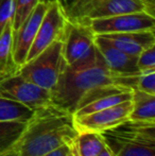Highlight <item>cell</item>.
I'll use <instances>...</instances> for the list:
<instances>
[{
  "instance_id": "1",
  "label": "cell",
  "mask_w": 155,
  "mask_h": 156,
  "mask_svg": "<svg viewBox=\"0 0 155 156\" xmlns=\"http://www.w3.org/2000/svg\"><path fill=\"white\" fill-rule=\"evenodd\" d=\"M138 74L121 76L113 72L93 46L77 62L65 65L55 87L51 90L52 104L73 114L82 99L96 88L106 85H122L135 89Z\"/></svg>"
},
{
  "instance_id": "2",
  "label": "cell",
  "mask_w": 155,
  "mask_h": 156,
  "mask_svg": "<svg viewBox=\"0 0 155 156\" xmlns=\"http://www.w3.org/2000/svg\"><path fill=\"white\" fill-rule=\"evenodd\" d=\"M77 136L72 114L51 104L34 111L14 147L18 156H41L69 144Z\"/></svg>"
},
{
  "instance_id": "3",
  "label": "cell",
  "mask_w": 155,
  "mask_h": 156,
  "mask_svg": "<svg viewBox=\"0 0 155 156\" xmlns=\"http://www.w3.org/2000/svg\"><path fill=\"white\" fill-rule=\"evenodd\" d=\"M100 134L114 156H155V122L128 119Z\"/></svg>"
},
{
  "instance_id": "4",
  "label": "cell",
  "mask_w": 155,
  "mask_h": 156,
  "mask_svg": "<svg viewBox=\"0 0 155 156\" xmlns=\"http://www.w3.org/2000/svg\"><path fill=\"white\" fill-rule=\"evenodd\" d=\"M63 39L53 41L16 72L30 82L51 91L66 65L63 58Z\"/></svg>"
},
{
  "instance_id": "5",
  "label": "cell",
  "mask_w": 155,
  "mask_h": 156,
  "mask_svg": "<svg viewBox=\"0 0 155 156\" xmlns=\"http://www.w3.org/2000/svg\"><path fill=\"white\" fill-rule=\"evenodd\" d=\"M65 11L69 20L86 23L125 13L147 12V8L141 0H72Z\"/></svg>"
},
{
  "instance_id": "6",
  "label": "cell",
  "mask_w": 155,
  "mask_h": 156,
  "mask_svg": "<svg viewBox=\"0 0 155 156\" xmlns=\"http://www.w3.org/2000/svg\"><path fill=\"white\" fill-rule=\"evenodd\" d=\"M0 96L33 111L52 104L51 91L30 82L17 72L0 76Z\"/></svg>"
},
{
  "instance_id": "7",
  "label": "cell",
  "mask_w": 155,
  "mask_h": 156,
  "mask_svg": "<svg viewBox=\"0 0 155 156\" xmlns=\"http://www.w3.org/2000/svg\"><path fill=\"white\" fill-rule=\"evenodd\" d=\"M67 23L68 17L62 1L49 0V5L44 15L33 44L30 48L26 63L35 58L53 41L64 38Z\"/></svg>"
},
{
  "instance_id": "8",
  "label": "cell",
  "mask_w": 155,
  "mask_h": 156,
  "mask_svg": "<svg viewBox=\"0 0 155 156\" xmlns=\"http://www.w3.org/2000/svg\"><path fill=\"white\" fill-rule=\"evenodd\" d=\"M86 23L95 35L154 31L155 16L145 11H141V12L115 15L106 18L91 19L86 21Z\"/></svg>"
},
{
  "instance_id": "9",
  "label": "cell",
  "mask_w": 155,
  "mask_h": 156,
  "mask_svg": "<svg viewBox=\"0 0 155 156\" xmlns=\"http://www.w3.org/2000/svg\"><path fill=\"white\" fill-rule=\"evenodd\" d=\"M132 108L133 101L131 99L114 106L86 114V115H72L73 125L78 133H83V132L102 133L128 120L130 118Z\"/></svg>"
},
{
  "instance_id": "10",
  "label": "cell",
  "mask_w": 155,
  "mask_h": 156,
  "mask_svg": "<svg viewBox=\"0 0 155 156\" xmlns=\"http://www.w3.org/2000/svg\"><path fill=\"white\" fill-rule=\"evenodd\" d=\"M48 5H49V0H41L14 34L13 60L16 67V71L26 63L27 55L34 41Z\"/></svg>"
},
{
  "instance_id": "11",
  "label": "cell",
  "mask_w": 155,
  "mask_h": 156,
  "mask_svg": "<svg viewBox=\"0 0 155 156\" xmlns=\"http://www.w3.org/2000/svg\"><path fill=\"white\" fill-rule=\"evenodd\" d=\"M95 36L86 23L68 19L63 39V58L65 64L71 65L88 53L95 46Z\"/></svg>"
},
{
  "instance_id": "12",
  "label": "cell",
  "mask_w": 155,
  "mask_h": 156,
  "mask_svg": "<svg viewBox=\"0 0 155 156\" xmlns=\"http://www.w3.org/2000/svg\"><path fill=\"white\" fill-rule=\"evenodd\" d=\"M95 46L107 67L113 72L121 76H134L140 72L137 68L136 56L129 55L122 52L105 37L96 35Z\"/></svg>"
},
{
  "instance_id": "13",
  "label": "cell",
  "mask_w": 155,
  "mask_h": 156,
  "mask_svg": "<svg viewBox=\"0 0 155 156\" xmlns=\"http://www.w3.org/2000/svg\"><path fill=\"white\" fill-rule=\"evenodd\" d=\"M113 45L122 52L132 56H138L141 51L147 48L155 46L154 31H137L126 33H113L103 34Z\"/></svg>"
},
{
  "instance_id": "14",
  "label": "cell",
  "mask_w": 155,
  "mask_h": 156,
  "mask_svg": "<svg viewBox=\"0 0 155 156\" xmlns=\"http://www.w3.org/2000/svg\"><path fill=\"white\" fill-rule=\"evenodd\" d=\"M14 32L12 21L8 23L0 33V76H5L16 72L14 60Z\"/></svg>"
},
{
  "instance_id": "15",
  "label": "cell",
  "mask_w": 155,
  "mask_h": 156,
  "mask_svg": "<svg viewBox=\"0 0 155 156\" xmlns=\"http://www.w3.org/2000/svg\"><path fill=\"white\" fill-rule=\"evenodd\" d=\"M133 108L129 119L155 122V96L133 89Z\"/></svg>"
},
{
  "instance_id": "16",
  "label": "cell",
  "mask_w": 155,
  "mask_h": 156,
  "mask_svg": "<svg viewBox=\"0 0 155 156\" xmlns=\"http://www.w3.org/2000/svg\"><path fill=\"white\" fill-rule=\"evenodd\" d=\"M33 114V109L0 96V121L27 122Z\"/></svg>"
},
{
  "instance_id": "17",
  "label": "cell",
  "mask_w": 155,
  "mask_h": 156,
  "mask_svg": "<svg viewBox=\"0 0 155 156\" xmlns=\"http://www.w3.org/2000/svg\"><path fill=\"white\" fill-rule=\"evenodd\" d=\"M76 144L80 156H98L106 148L102 135L95 132L78 133Z\"/></svg>"
},
{
  "instance_id": "18",
  "label": "cell",
  "mask_w": 155,
  "mask_h": 156,
  "mask_svg": "<svg viewBox=\"0 0 155 156\" xmlns=\"http://www.w3.org/2000/svg\"><path fill=\"white\" fill-rule=\"evenodd\" d=\"M133 96L132 91H125V93H119V94H108L105 97H101V98L97 99V100L93 101V102L88 103V104L84 105L83 107L79 108L72 114L73 116H82L86 115V114H90L93 112L101 111V109L107 108V107L114 106L119 103H122L124 101L131 100Z\"/></svg>"
},
{
  "instance_id": "19",
  "label": "cell",
  "mask_w": 155,
  "mask_h": 156,
  "mask_svg": "<svg viewBox=\"0 0 155 156\" xmlns=\"http://www.w3.org/2000/svg\"><path fill=\"white\" fill-rule=\"evenodd\" d=\"M25 126L26 122L0 121V153L16 144Z\"/></svg>"
},
{
  "instance_id": "20",
  "label": "cell",
  "mask_w": 155,
  "mask_h": 156,
  "mask_svg": "<svg viewBox=\"0 0 155 156\" xmlns=\"http://www.w3.org/2000/svg\"><path fill=\"white\" fill-rule=\"evenodd\" d=\"M41 0H15L14 15L12 19L13 32L14 34L20 28L23 23L28 18L33 9Z\"/></svg>"
},
{
  "instance_id": "21",
  "label": "cell",
  "mask_w": 155,
  "mask_h": 156,
  "mask_svg": "<svg viewBox=\"0 0 155 156\" xmlns=\"http://www.w3.org/2000/svg\"><path fill=\"white\" fill-rule=\"evenodd\" d=\"M135 89L155 96V70L139 72Z\"/></svg>"
},
{
  "instance_id": "22",
  "label": "cell",
  "mask_w": 155,
  "mask_h": 156,
  "mask_svg": "<svg viewBox=\"0 0 155 156\" xmlns=\"http://www.w3.org/2000/svg\"><path fill=\"white\" fill-rule=\"evenodd\" d=\"M137 68L139 71L155 70V46L147 48L137 56Z\"/></svg>"
},
{
  "instance_id": "23",
  "label": "cell",
  "mask_w": 155,
  "mask_h": 156,
  "mask_svg": "<svg viewBox=\"0 0 155 156\" xmlns=\"http://www.w3.org/2000/svg\"><path fill=\"white\" fill-rule=\"evenodd\" d=\"M14 9L15 0H0V33L6 23L12 21Z\"/></svg>"
},
{
  "instance_id": "24",
  "label": "cell",
  "mask_w": 155,
  "mask_h": 156,
  "mask_svg": "<svg viewBox=\"0 0 155 156\" xmlns=\"http://www.w3.org/2000/svg\"><path fill=\"white\" fill-rule=\"evenodd\" d=\"M69 153H70V147H69V144H65V146L54 149V150L50 151V152L41 156H68Z\"/></svg>"
},
{
  "instance_id": "25",
  "label": "cell",
  "mask_w": 155,
  "mask_h": 156,
  "mask_svg": "<svg viewBox=\"0 0 155 156\" xmlns=\"http://www.w3.org/2000/svg\"><path fill=\"white\" fill-rule=\"evenodd\" d=\"M147 8V12L154 16V0H141Z\"/></svg>"
},
{
  "instance_id": "26",
  "label": "cell",
  "mask_w": 155,
  "mask_h": 156,
  "mask_svg": "<svg viewBox=\"0 0 155 156\" xmlns=\"http://www.w3.org/2000/svg\"><path fill=\"white\" fill-rule=\"evenodd\" d=\"M0 156H18V153H17L15 147L13 146L12 148L8 149L6 151H3V152L0 153Z\"/></svg>"
},
{
  "instance_id": "27",
  "label": "cell",
  "mask_w": 155,
  "mask_h": 156,
  "mask_svg": "<svg viewBox=\"0 0 155 156\" xmlns=\"http://www.w3.org/2000/svg\"><path fill=\"white\" fill-rule=\"evenodd\" d=\"M69 147H70V151H71V154L72 156H80L79 154V151L77 148V144H76V139L72 140V141L69 144Z\"/></svg>"
},
{
  "instance_id": "28",
  "label": "cell",
  "mask_w": 155,
  "mask_h": 156,
  "mask_svg": "<svg viewBox=\"0 0 155 156\" xmlns=\"http://www.w3.org/2000/svg\"><path fill=\"white\" fill-rule=\"evenodd\" d=\"M98 156H114V154H113V153L111 152L110 149H108L107 147H106V148L104 149V150L102 151V152L100 153V154L98 155Z\"/></svg>"
},
{
  "instance_id": "29",
  "label": "cell",
  "mask_w": 155,
  "mask_h": 156,
  "mask_svg": "<svg viewBox=\"0 0 155 156\" xmlns=\"http://www.w3.org/2000/svg\"><path fill=\"white\" fill-rule=\"evenodd\" d=\"M68 156H72V154H71V151H70V153H69V155Z\"/></svg>"
}]
</instances>
